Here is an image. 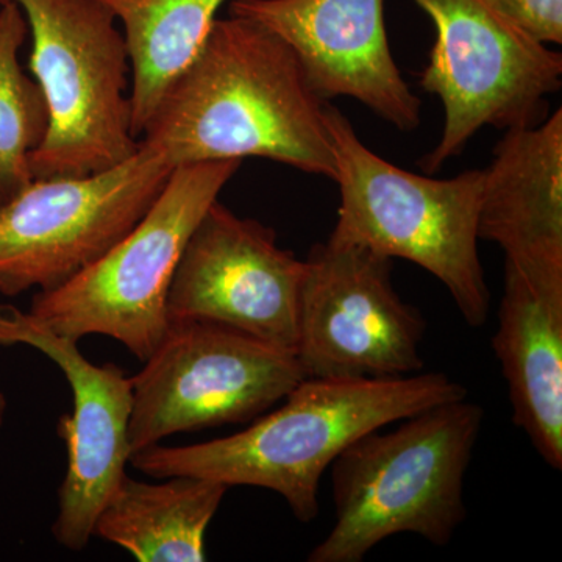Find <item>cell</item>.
Segmentation results:
<instances>
[{"mask_svg": "<svg viewBox=\"0 0 562 562\" xmlns=\"http://www.w3.org/2000/svg\"><path fill=\"white\" fill-rule=\"evenodd\" d=\"M29 25L16 3H0V210L35 180L31 157L46 139L49 109L20 50Z\"/></svg>", "mask_w": 562, "mask_h": 562, "instance_id": "ac0fdd59", "label": "cell"}, {"mask_svg": "<svg viewBox=\"0 0 562 562\" xmlns=\"http://www.w3.org/2000/svg\"><path fill=\"white\" fill-rule=\"evenodd\" d=\"M468 397L446 373L401 379H303L271 413L246 430L191 446L161 443L133 453L131 465L151 479L199 476L232 486L277 492L295 519L319 514L322 476L366 432L439 403Z\"/></svg>", "mask_w": 562, "mask_h": 562, "instance_id": "7a4b0ae2", "label": "cell"}, {"mask_svg": "<svg viewBox=\"0 0 562 562\" xmlns=\"http://www.w3.org/2000/svg\"><path fill=\"white\" fill-rule=\"evenodd\" d=\"M391 261L331 236L314 244L305 260L295 347L305 379H401L424 369L427 324L395 291Z\"/></svg>", "mask_w": 562, "mask_h": 562, "instance_id": "30bf717a", "label": "cell"}, {"mask_svg": "<svg viewBox=\"0 0 562 562\" xmlns=\"http://www.w3.org/2000/svg\"><path fill=\"white\" fill-rule=\"evenodd\" d=\"M228 11L283 40L324 101L351 98L397 131L419 127L422 102L392 55L384 0H232Z\"/></svg>", "mask_w": 562, "mask_h": 562, "instance_id": "4fadbf2b", "label": "cell"}, {"mask_svg": "<svg viewBox=\"0 0 562 562\" xmlns=\"http://www.w3.org/2000/svg\"><path fill=\"white\" fill-rule=\"evenodd\" d=\"M528 35L542 44H562V0H497Z\"/></svg>", "mask_w": 562, "mask_h": 562, "instance_id": "d6986e66", "label": "cell"}, {"mask_svg": "<svg viewBox=\"0 0 562 562\" xmlns=\"http://www.w3.org/2000/svg\"><path fill=\"white\" fill-rule=\"evenodd\" d=\"M305 261L276 232L211 203L169 286V321H209L295 355Z\"/></svg>", "mask_w": 562, "mask_h": 562, "instance_id": "8fae6325", "label": "cell"}, {"mask_svg": "<svg viewBox=\"0 0 562 562\" xmlns=\"http://www.w3.org/2000/svg\"><path fill=\"white\" fill-rule=\"evenodd\" d=\"M479 236L517 271L562 280L561 109L541 124L505 131L483 169Z\"/></svg>", "mask_w": 562, "mask_h": 562, "instance_id": "5bb4252c", "label": "cell"}, {"mask_svg": "<svg viewBox=\"0 0 562 562\" xmlns=\"http://www.w3.org/2000/svg\"><path fill=\"white\" fill-rule=\"evenodd\" d=\"M241 162L177 166L150 209L120 243L58 290L36 292L29 313L74 341L109 336L146 361L168 330L166 301L184 246Z\"/></svg>", "mask_w": 562, "mask_h": 562, "instance_id": "8992f818", "label": "cell"}, {"mask_svg": "<svg viewBox=\"0 0 562 562\" xmlns=\"http://www.w3.org/2000/svg\"><path fill=\"white\" fill-rule=\"evenodd\" d=\"M327 103L283 40L231 14L213 22L139 143L160 151L172 168L255 157L336 181Z\"/></svg>", "mask_w": 562, "mask_h": 562, "instance_id": "6da1fadb", "label": "cell"}, {"mask_svg": "<svg viewBox=\"0 0 562 562\" xmlns=\"http://www.w3.org/2000/svg\"><path fill=\"white\" fill-rule=\"evenodd\" d=\"M339 184L331 238L420 266L441 281L471 327L490 316L491 292L479 251L483 171L431 179L369 149L346 114L327 103Z\"/></svg>", "mask_w": 562, "mask_h": 562, "instance_id": "277c9868", "label": "cell"}, {"mask_svg": "<svg viewBox=\"0 0 562 562\" xmlns=\"http://www.w3.org/2000/svg\"><path fill=\"white\" fill-rule=\"evenodd\" d=\"M303 379L291 351L214 322L169 321L132 376V454L180 432L257 419Z\"/></svg>", "mask_w": 562, "mask_h": 562, "instance_id": "ba28073f", "label": "cell"}, {"mask_svg": "<svg viewBox=\"0 0 562 562\" xmlns=\"http://www.w3.org/2000/svg\"><path fill=\"white\" fill-rule=\"evenodd\" d=\"M77 344L44 327L31 313L0 303V347L29 346L46 355L72 391V413L63 414L57 425L68 465L52 525L55 541L72 552L90 543L95 519L127 475L132 458V376L111 362L94 364Z\"/></svg>", "mask_w": 562, "mask_h": 562, "instance_id": "7c38bea8", "label": "cell"}, {"mask_svg": "<svg viewBox=\"0 0 562 562\" xmlns=\"http://www.w3.org/2000/svg\"><path fill=\"white\" fill-rule=\"evenodd\" d=\"M24 13L32 33L29 68L47 109L49 131L33 151L36 179L85 177L139 150L132 133L128 60L116 16L101 0H0Z\"/></svg>", "mask_w": 562, "mask_h": 562, "instance_id": "5b68a950", "label": "cell"}, {"mask_svg": "<svg viewBox=\"0 0 562 562\" xmlns=\"http://www.w3.org/2000/svg\"><path fill=\"white\" fill-rule=\"evenodd\" d=\"M5 413H7V398H5V394H3L2 391H0V427H2L3 420H5Z\"/></svg>", "mask_w": 562, "mask_h": 562, "instance_id": "ffe728a7", "label": "cell"}, {"mask_svg": "<svg viewBox=\"0 0 562 562\" xmlns=\"http://www.w3.org/2000/svg\"><path fill=\"white\" fill-rule=\"evenodd\" d=\"M101 2L124 29L132 70V133L139 139L165 92L201 50L227 0Z\"/></svg>", "mask_w": 562, "mask_h": 562, "instance_id": "e0dca14e", "label": "cell"}, {"mask_svg": "<svg viewBox=\"0 0 562 562\" xmlns=\"http://www.w3.org/2000/svg\"><path fill=\"white\" fill-rule=\"evenodd\" d=\"M513 422L554 471L562 469V280L536 279L505 265L498 328Z\"/></svg>", "mask_w": 562, "mask_h": 562, "instance_id": "9a60e30c", "label": "cell"}, {"mask_svg": "<svg viewBox=\"0 0 562 562\" xmlns=\"http://www.w3.org/2000/svg\"><path fill=\"white\" fill-rule=\"evenodd\" d=\"M436 29L420 87L438 95L443 128L422 160L441 171L482 128L532 127L561 90L562 55L528 35L497 0H413Z\"/></svg>", "mask_w": 562, "mask_h": 562, "instance_id": "52a82bcc", "label": "cell"}, {"mask_svg": "<svg viewBox=\"0 0 562 562\" xmlns=\"http://www.w3.org/2000/svg\"><path fill=\"white\" fill-rule=\"evenodd\" d=\"M155 480L127 473L99 513L94 536L139 562L206 561V530L228 487L199 476Z\"/></svg>", "mask_w": 562, "mask_h": 562, "instance_id": "2e32d148", "label": "cell"}, {"mask_svg": "<svg viewBox=\"0 0 562 562\" xmlns=\"http://www.w3.org/2000/svg\"><path fill=\"white\" fill-rule=\"evenodd\" d=\"M173 169L139 143L106 171L33 180L0 210V294L55 291L90 268L138 224Z\"/></svg>", "mask_w": 562, "mask_h": 562, "instance_id": "9c48e42d", "label": "cell"}, {"mask_svg": "<svg viewBox=\"0 0 562 562\" xmlns=\"http://www.w3.org/2000/svg\"><path fill=\"white\" fill-rule=\"evenodd\" d=\"M484 420L479 403H439L351 442L330 465L336 522L308 562H361L391 536L452 541L468 516L464 479Z\"/></svg>", "mask_w": 562, "mask_h": 562, "instance_id": "3957f363", "label": "cell"}]
</instances>
